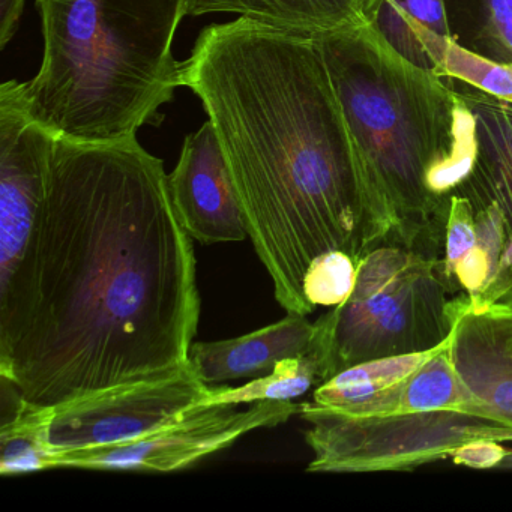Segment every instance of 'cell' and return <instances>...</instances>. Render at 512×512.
Segmentation results:
<instances>
[{
  "mask_svg": "<svg viewBox=\"0 0 512 512\" xmlns=\"http://www.w3.org/2000/svg\"><path fill=\"white\" fill-rule=\"evenodd\" d=\"M199 319L163 161L137 137L56 139L43 208L0 286V376L50 409L160 382L190 365Z\"/></svg>",
  "mask_w": 512,
  "mask_h": 512,
  "instance_id": "6da1fadb",
  "label": "cell"
},
{
  "mask_svg": "<svg viewBox=\"0 0 512 512\" xmlns=\"http://www.w3.org/2000/svg\"><path fill=\"white\" fill-rule=\"evenodd\" d=\"M181 83L202 101L223 148L248 238L287 314L314 308L304 278L317 257L356 262L397 241L316 41L253 22L203 29Z\"/></svg>",
  "mask_w": 512,
  "mask_h": 512,
  "instance_id": "7a4b0ae2",
  "label": "cell"
},
{
  "mask_svg": "<svg viewBox=\"0 0 512 512\" xmlns=\"http://www.w3.org/2000/svg\"><path fill=\"white\" fill-rule=\"evenodd\" d=\"M398 244L437 239L478 151L476 118L445 77L416 67L371 25L316 38Z\"/></svg>",
  "mask_w": 512,
  "mask_h": 512,
  "instance_id": "3957f363",
  "label": "cell"
},
{
  "mask_svg": "<svg viewBox=\"0 0 512 512\" xmlns=\"http://www.w3.org/2000/svg\"><path fill=\"white\" fill-rule=\"evenodd\" d=\"M187 0H37L40 71L29 113L58 139L112 143L163 121L182 86L172 47Z\"/></svg>",
  "mask_w": 512,
  "mask_h": 512,
  "instance_id": "277c9868",
  "label": "cell"
},
{
  "mask_svg": "<svg viewBox=\"0 0 512 512\" xmlns=\"http://www.w3.org/2000/svg\"><path fill=\"white\" fill-rule=\"evenodd\" d=\"M457 313L437 257L400 244L374 248L349 298L314 322L325 382L361 362L434 349L451 337Z\"/></svg>",
  "mask_w": 512,
  "mask_h": 512,
  "instance_id": "5b68a950",
  "label": "cell"
},
{
  "mask_svg": "<svg viewBox=\"0 0 512 512\" xmlns=\"http://www.w3.org/2000/svg\"><path fill=\"white\" fill-rule=\"evenodd\" d=\"M299 415L310 424L307 472H407L451 457L470 440L512 442V428L461 410L352 416L305 401Z\"/></svg>",
  "mask_w": 512,
  "mask_h": 512,
  "instance_id": "8992f818",
  "label": "cell"
},
{
  "mask_svg": "<svg viewBox=\"0 0 512 512\" xmlns=\"http://www.w3.org/2000/svg\"><path fill=\"white\" fill-rule=\"evenodd\" d=\"M451 80L475 113L478 151L466 181L454 191L469 203L476 247L490 278L472 310L512 316V103Z\"/></svg>",
  "mask_w": 512,
  "mask_h": 512,
  "instance_id": "52a82bcc",
  "label": "cell"
},
{
  "mask_svg": "<svg viewBox=\"0 0 512 512\" xmlns=\"http://www.w3.org/2000/svg\"><path fill=\"white\" fill-rule=\"evenodd\" d=\"M296 401H256L238 406H203L181 421L125 445L64 452L52 457L50 469L176 472L217 454L259 428L284 424L299 413Z\"/></svg>",
  "mask_w": 512,
  "mask_h": 512,
  "instance_id": "ba28073f",
  "label": "cell"
},
{
  "mask_svg": "<svg viewBox=\"0 0 512 512\" xmlns=\"http://www.w3.org/2000/svg\"><path fill=\"white\" fill-rule=\"evenodd\" d=\"M209 392L211 386L197 377L190 364L160 382L110 389L53 407L50 449L55 455L136 442L181 421Z\"/></svg>",
  "mask_w": 512,
  "mask_h": 512,
  "instance_id": "9c48e42d",
  "label": "cell"
},
{
  "mask_svg": "<svg viewBox=\"0 0 512 512\" xmlns=\"http://www.w3.org/2000/svg\"><path fill=\"white\" fill-rule=\"evenodd\" d=\"M56 139L29 113L25 83L0 86V286L19 266L43 208Z\"/></svg>",
  "mask_w": 512,
  "mask_h": 512,
  "instance_id": "30bf717a",
  "label": "cell"
},
{
  "mask_svg": "<svg viewBox=\"0 0 512 512\" xmlns=\"http://www.w3.org/2000/svg\"><path fill=\"white\" fill-rule=\"evenodd\" d=\"M167 182L176 215L194 241L214 245L248 238L232 173L209 119L185 137Z\"/></svg>",
  "mask_w": 512,
  "mask_h": 512,
  "instance_id": "8fae6325",
  "label": "cell"
},
{
  "mask_svg": "<svg viewBox=\"0 0 512 512\" xmlns=\"http://www.w3.org/2000/svg\"><path fill=\"white\" fill-rule=\"evenodd\" d=\"M451 356L472 395L469 412L512 428V316L458 305Z\"/></svg>",
  "mask_w": 512,
  "mask_h": 512,
  "instance_id": "7c38bea8",
  "label": "cell"
},
{
  "mask_svg": "<svg viewBox=\"0 0 512 512\" xmlns=\"http://www.w3.org/2000/svg\"><path fill=\"white\" fill-rule=\"evenodd\" d=\"M314 323L298 314L230 340L193 343L190 364L206 385L257 379L274 370L278 362L313 350Z\"/></svg>",
  "mask_w": 512,
  "mask_h": 512,
  "instance_id": "4fadbf2b",
  "label": "cell"
},
{
  "mask_svg": "<svg viewBox=\"0 0 512 512\" xmlns=\"http://www.w3.org/2000/svg\"><path fill=\"white\" fill-rule=\"evenodd\" d=\"M373 0H187L185 14H239L274 29L316 38L370 25Z\"/></svg>",
  "mask_w": 512,
  "mask_h": 512,
  "instance_id": "5bb4252c",
  "label": "cell"
},
{
  "mask_svg": "<svg viewBox=\"0 0 512 512\" xmlns=\"http://www.w3.org/2000/svg\"><path fill=\"white\" fill-rule=\"evenodd\" d=\"M442 344L424 352L386 356L344 368L314 389L311 403L320 409L343 415L370 416L394 413L398 394L404 382L422 367Z\"/></svg>",
  "mask_w": 512,
  "mask_h": 512,
  "instance_id": "9a60e30c",
  "label": "cell"
},
{
  "mask_svg": "<svg viewBox=\"0 0 512 512\" xmlns=\"http://www.w3.org/2000/svg\"><path fill=\"white\" fill-rule=\"evenodd\" d=\"M370 25L407 61L443 77L454 41L445 0H373Z\"/></svg>",
  "mask_w": 512,
  "mask_h": 512,
  "instance_id": "2e32d148",
  "label": "cell"
},
{
  "mask_svg": "<svg viewBox=\"0 0 512 512\" xmlns=\"http://www.w3.org/2000/svg\"><path fill=\"white\" fill-rule=\"evenodd\" d=\"M455 43L512 65V0H445Z\"/></svg>",
  "mask_w": 512,
  "mask_h": 512,
  "instance_id": "e0dca14e",
  "label": "cell"
},
{
  "mask_svg": "<svg viewBox=\"0 0 512 512\" xmlns=\"http://www.w3.org/2000/svg\"><path fill=\"white\" fill-rule=\"evenodd\" d=\"M325 382L323 364L316 350L305 355L283 359L266 376L251 379L238 388L211 386L208 397L199 404L203 406H239L256 401H295L296 398L316 389Z\"/></svg>",
  "mask_w": 512,
  "mask_h": 512,
  "instance_id": "ac0fdd59",
  "label": "cell"
},
{
  "mask_svg": "<svg viewBox=\"0 0 512 512\" xmlns=\"http://www.w3.org/2000/svg\"><path fill=\"white\" fill-rule=\"evenodd\" d=\"M472 401V395L455 370L449 338L404 382L394 413L433 410L469 412Z\"/></svg>",
  "mask_w": 512,
  "mask_h": 512,
  "instance_id": "d6986e66",
  "label": "cell"
},
{
  "mask_svg": "<svg viewBox=\"0 0 512 512\" xmlns=\"http://www.w3.org/2000/svg\"><path fill=\"white\" fill-rule=\"evenodd\" d=\"M52 409L28 403L16 421L0 427V473L19 476L49 470L53 452L49 445Z\"/></svg>",
  "mask_w": 512,
  "mask_h": 512,
  "instance_id": "ffe728a7",
  "label": "cell"
},
{
  "mask_svg": "<svg viewBox=\"0 0 512 512\" xmlns=\"http://www.w3.org/2000/svg\"><path fill=\"white\" fill-rule=\"evenodd\" d=\"M359 263L344 251H331L317 257L304 278V295L308 304L317 307H338L355 287Z\"/></svg>",
  "mask_w": 512,
  "mask_h": 512,
  "instance_id": "44dd1931",
  "label": "cell"
},
{
  "mask_svg": "<svg viewBox=\"0 0 512 512\" xmlns=\"http://www.w3.org/2000/svg\"><path fill=\"white\" fill-rule=\"evenodd\" d=\"M443 77L473 86L491 97L512 103V65L500 64L452 41L443 64Z\"/></svg>",
  "mask_w": 512,
  "mask_h": 512,
  "instance_id": "7402d4cb",
  "label": "cell"
},
{
  "mask_svg": "<svg viewBox=\"0 0 512 512\" xmlns=\"http://www.w3.org/2000/svg\"><path fill=\"white\" fill-rule=\"evenodd\" d=\"M493 439H476L458 446L451 454L452 463L470 469H499L508 457V449Z\"/></svg>",
  "mask_w": 512,
  "mask_h": 512,
  "instance_id": "603a6c76",
  "label": "cell"
},
{
  "mask_svg": "<svg viewBox=\"0 0 512 512\" xmlns=\"http://www.w3.org/2000/svg\"><path fill=\"white\" fill-rule=\"evenodd\" d=\"M25 0H0V49L4 50L19 29Z\"/></svg>",
  "mask_w": 512,
  "mask_h": 512,
  "instance_id": "cb8c5ba5",
  "label": "cell"
}]
</instances>
